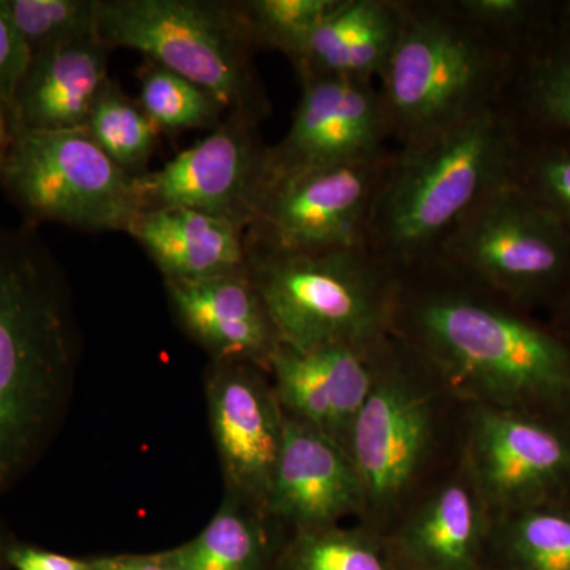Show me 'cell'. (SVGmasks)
<instances>
[{"mask_svg":"<svg viewBox=\"0 0 570 570\" xmlns=\"http://www.w3.org/2000/svg\"><path fill=\"white\" fill-rule=\"evenodd\" d=\"M508 67L504 40L452 3H404L395 48L379 77L390 137L409 148L497 104Z\"/></svg>","mask_w":570,"mask_h":570,"instance_id":"5","label":"cell"},{"mask_svg":"<svg viewBox=\"0 0 570 570\" xmlns=\"http://www.w3.org/2000/svg\"><path fill=\"white\" fill-rule=\"evenodd\" d=\"M265 510L288 534L358 521L362 485L346 449L316 428L285 415Z\"/></svg>","mask_w":570,"mask_h":570,"instance_id":"16","label":"cell"},{"mask_svg":"<svg viewBox=\"0 0 570 570\" xmlns=\"http://www.w3.org/2000/svg\"><path fill=\"white\" fill-rule=\"evenodd\" d=\"M268 149L255 121L228 116L212 135L179 153L160 170L135 176L142 212L197 209L249 227L264 187Z\"/></svg>","mask_w":570,"mask_h":570,"instance_id":"12","label":"cell"},{"mask_svg":"<svg viewBox=\"0 0 570 570\" xmlns=\"http://www.w3.org/2000/svg\"><path fill=\"white\" fill-rule=\"evenodd\" d=\"M107 55L97 37L32 55L10 108L13 134L86 129L94 105L110 82Z\"/></svg>","mask_w":570,"mask_h":570,"instance_id":"19","label":"cell"},{"mask_svg":"<svg viewBox=\"0 0 570 570\" xmlns=\"http://www.w3.org/2000/svg\"><path fill=\"white\" fill-rule=\"evenodd\" d=\"M276 570H406L387 535L352 524L296 531L285 540Z\"/></svg>","mask_w":570,"mask_h":570,"instance_id":"23","label":"cell"},{"mask_svg":"<svg viewBox=\"0 0 570 570\" xmlns=\"http://www.w3.org/2000/svg\"><path fill=\"white\" fill-rule=\"evenodd\" d=\"M528 102L543 122L570 134V37L531 67Z\"/></svg>","mask_w":570,"mask_h":570,"instance_id":"29","label":"cell"},{"mask_svg":"<svg viewBox=\"0 0 570 570\" xmlns=\"http://www.w3.org/2000/svg\"><path fill=\"white\" fill-rule=\"evenodd\" d=\"M452 6L472 24L501 40L528 24L535 11L534 3L523 0H459Z\"/></svg>","mask_w":570,"mask_h":570,"instance_id":"31","label":"cell"},{"mask_svg":"<svg viewBox=\"0 0 570 570\" xmlns=\"http://www.w3.org/2000/svg\"><path fill=\"white\" fill-rule=\"evenodd\" d=\"M73 355L61 266L33 225H0V493L47 442Z\"/></svg>","mask_w":570,"mask_h":570,"instance_id":"2","label":"cell"},{"mask_svg":"<svg viewBox=\"0 0 570 570\" xmlns=\"http://www.w3.org/2000/svg\"><path fill=\"white\" fill-rule=\"evenodd\" d=\"M485 570H570V501L494 517Z\"/></svg>","mask_w":570,"mask_h":570,"instance_id":"22","label":"cell"},{"mask_svg":"<svg viewBox=\"0 0 570 570\" xmlns=\"http://www.w3.org/2000/svg\"><path fill=\"white\" fill-rule=\"evenodd\" d=\"M99 0H2L26 47L36 52L97 37Z\"/></svg>","mask_w":570,"mask_h":570,"instance_id":"27","label":"cell"},{"mask_svg":"<svg viewBox=\"0 0 570 570\" xmlns=\"http://www.w3.org/2000/svg\"><path fill=\"white\" fill-rule=\"evenodd\" d=\"M11 543L7 540L3 531L0 530V570L9 568V562H7V551H9Z\"/></svg>","mask_w":570,"mask_h":570,"instance_id":"37","label":"cell"},{"mask_svg":"<svg viewBox=\"0 0 570 570\" xmlns=\"http://www.w3.org/2000/svg\"><path fill=\"white\" fill-rule=\"evenodd\" d=\"M96 33L105 47L140 51L200 86L230 116L257 121L264 112L250 67L255 43L239 3L99 0Z\"/></svg>","mask_w":570,"mask_h":570,"instance_id":"7","label":"cell"},{"mask_svg":"<svg viewBox=\"0 0 570 570\" xmlns=\"http://www.w3.org/2000/svg\"><path fill=\"white\" fill-rule=\"evenodd\" d=\"M94 570H178L164 554L157 557H116L92 561Z\"/></svg>","mask_w":570,"mask_h":570,"instance_id":"34","label":"cell"},{"mask_svg":"<svg viewBox=\"0 0 570 570\" xmlns=\"http://www.w3.org/2000/svg\"><path fill=\"white\" fill-rule=\"evenodd\" d=\"M140 105L165 130L219 126L227 111L213 94L154 62L141 75Z\"/></svg>","mask_w":570,"mask_h":570,"instance_id":"26","label":"cell"},{"mask_svg":"<svg viewBox=\"0 0 570 570\" xmlns=\"http://www.w3.org/2000/svg\"><path fill=\"white\" fill-rule=\"evenodd\" d=\"M392 157L266 179L247 227L249 249L318 253L365 246L367 220Z\"/></svg>","mask_w":570,"mask_h":570,"instance_id":"10","label":"cell"},{"mask_svg":"<svg viewBox=\"0 0 570 570\" xmlns=\"http://www.w3.org/2000/svg\"><path fill=\"white\" fill-rule=\"evenodd\" d=\"M519 153L498 104L400 149L374 198L366 249L396 276L425 268L475 206L512 183Z\"/></svg>","mask_w":570,"mask_h":570,"instance_id":"3","label":"cell"},{"mask_svg":"<svg viewBox=\"0 0 570 570\" xmlns=\"http://www.w3.org/2000/svg\"><path fill=\"white\" fill-rule=\"evenodd\" d=\"M167 287L183 324L217 362L268 367L279 337L247 273L167 281Z\"/></svg>","mask_w":570,"mask_h":570,"instance_id":"18","label":"cell"},{"mask_svg":"<svg viewBox=\"0 0 570 570\" xmlns=\"http://www.w3.org/2000/svg\"><path fill=\"white\" fill-rule=\"evenodd\" d=\"M464 463L491 515L570 501V426L468 404Z\"/></svg>","mask_w":570,"mask_h":570,"instance_id":"11","label":"cell"},{"mask_svg":"<svg viewBox=\"0 0 570 570\" xmlns=\"http://www.w3.org/2000/svg\"><path fill=\"white\" fill-rule=\"evenodd\" d=\"M0 184L31 225L129 234L142 213L135 176L110 159L86 129L14 132Z\"/></svg>","mask_w":570,"mask_h":570,"instance_id":"9","label":"cell"},{"mask_svg":"<svg viewBox=\"0 0 570 570\" xmlns=\"http://www.w3.org/2000/svg\"><path fill=\"white\" fill-rule=\"evenodd\" d=\"M283 532L264 509L228 491L208 527L165 557L178 570H276Z\"/></svg>","mask_w":570,"mask_h":570,"instance_id":"21","label":"cell"},{"mask_svg":"<svg viewBox=\"0 0 570 570\" xmlns=\"http://www.w3.org/2000/svg\"><path fill=\"white\" fill-rule=\"evenodd\" d=\"M247 276L279 343L374 351L392 340L397 276L365 246L318 253L249 249Z\"/></svg>","mask_w":570,"mask_h":570,"instance_id":"6","label":"cell"},{"mask_svg":"<svg viewBox=\"0 0 570 570\" xmlns=\"http://www.w3.org/2000/svg\"><path fill=\"white\" fill-rule=\"evenodd\" d=\"M129 235L156 262L165 281H200L247 273L245 225L187 208L142 212Z\"/></svg>","mask_w":570,"mask_h":570,"instance_id":"20","label":"cell"},{"mask_svg":"<svg viewBox=\"0 0 570 570\" xmlns=\"http://www.w3.org/2000/svg\"><path fill=\"white\" fill-rule=\"evenodd\" d=\"M426 266L512 306L558 302L570 288V235L509 183L464 217Z\"/></svg>","mask_w":570,"mask_h":570,"instance_id":"8","label":"cell"},{"mask_svg":"<svg viewBox=\"0 0 570 570\" xmlns=\"http://www.w3.org/2000/svg\"><path fill=\"white\" fill-rule=\"evenodd\" d=\"M86 130L122 170L138 176L145 174L163 129L110 81L94 105Z\"/></svg>","mask_w":570,"mask_h":570,"instance_id":"24","label":"cell"},{"mask_svg":"<svg viewBox=\"0 0 570 570\" xmlns=\"http://www.w3.org/2000/svg\"><path fill=\"white\" fill-rule=\"evenodd\" d=\"M392 6L393 2L385 0H340L292 59L302 77H340L352 45L362 39Z\"/></svg>","mask_w":570,"mask_h":570,"instance_id":"25","label":"cell"},{"mask_svg":"<svg viewBox=\"0 0 570 570\" xmlns=\"http://www.w3.org/2000/svg\"><path fill=\"white\" fill-rule=\"evenodd\" d=\"M303 94L283 142L268 149L266 179L385 156L390 137L381 92L371 82L303 75ZM264 181V183H265Z\"/></svg>","mask_w":570,"mask_h":570,"instance_id":"13","label":"cell"},{"mask_svg":"<svg viewBox=\"0 0 570 570\" xmlns=\"http://www.w3.org/2000/svg\"><path fill=\"white\" fill-rule=\"evenodd\" d=\"M29 61L31 51L14 29L0 0V102L6 104L9 110Z\"/></svg>","mask_w":570,"mask_h":570,"instance_id":"32","label":"cell"},{"mask_svg":"<svg viewBox=\"0 0 570 570\" xmlns=\"http://www.w3.org/2000/svg\"><path fill=\"white\" fill-rule=\"evenodd\" d=\"M393 335L466 404L570 426V341L425 266L397 276Z\"/></svg>","mask_w":570,"mask_h":570,"instance_id":"1","label":"cell"},{"mask_svg":"<svg viewBox=\"0 0 570 570\" xmlns=\"http://www.w3.org/2000/svg\"><path fill=\"white\" fill-rule=\"evenodd\" d=\"M512 183L549 209L570 235V146L531 157L523 178Z\"/></svg>","mask_w":570,"mask_h":570,"instance_id":"30","label":"cell"},{"mask_svg":"<svg viewBox=\"0 0 570 570\" xmlns=\"http://www.w3.org/2000/svg\"><path fill=\"white\" fill-rule=\"evenodd\" d=\"M208 400L228 491L265 510L285 422L268 370L255 363H219Z\"/></svg>","mask_w":570,"mask_h":570,"instance_id":"14","label":"cell"},{"mask_svg":"<svg viewBox=\"0 0 570 570\" xmlns=\"http://www.w3.org/2000/svg\"><path fill=\"white\" fill-rule=\"evenodd\" d=\"M557 325L554 330L560 332L566 340L570 341V288L558 299Z\"/></svg>","mask_w":570,"mask_h":570,"instance_id":"35","label":"cell"},{"mask_svg":"<svg viewBox=\"0 0 570 570\" xmlns=\"http://www.w3.org/2000/svg\"><path fill=\"white\" fill-rule=\"evenodd\" d=\"M340 0H253L239 3L255 45L294 59L306 37Z\"/></svg>","mask_w":570,"mask_h":570,"instance_id":"28","label":"cell"},{"mask_svg":"<svg viewBox=\"0 0 570 570\" xmlns=\"http://www.w3.org/2000/svg\"><path fill=\"white\" fill-rule=\"evenodd\" d=\"M3 156H6V153H0V170H2Z\"/></svg>","mask_w":570,"mask_h":570,"instance_id":"38","label":"cell"},{"mask_svg":"<svg viewBox=\"0 0 570 570\" xmlns=\"http://www.w3.org/2000/svg\"><path fill=\"white\" fill-rule=\"evenodd\" d=\"M491 523L489 505L460 455L385 535L406 570H485Z\"/></svg>","mask_w":570,"mask_h":570,"instance_id":"15","label":"cell"},{"mask_svg":"<svg viewBox=\"0 0 570 570\" xmlns=\"http://www.w3.org/2000/svg\"><path fill=\"white\" fill-rule=\"evenodd\" d=\"M390 341L374 351L343 344L314 348L277 344L266 370L284 414L346 449L348 431L373 390Z\"/></svg>","mask_w":570,"mask_h":570,"instance_id":"17","label":"cell"},{"mask_svg":"<svg viewBox=\"0 0 570 570\" xmlns=\"http://www.w3.org/2000/svg\"><path fill=\"white\" fill-rule=\"evenodd\" d=\"M11 138H13V124L9 107L0 102V153H6L9 148Z\"/></svg>","mask_w":570,"mask_h":570,"instance_id":"36","label":"cell"},{"mask_svg":"<svg viewBox=\"0 0 570 570\" xmlns=\"http://www.w3.org/2000/svg\"><path fill=\"white\" fill-rule=\"evenodd\" d=\"M468 404L393 335L348 431L363 494L358 523L387 534L411 502L460 459Z\"/></svg>","mask_w":570,"mask_h":570,"instance_id":"4","label":"cell"},{"mask_svg":"<svg viewBox=\"0 0 570 570\" xmlns=\"http://www.w3.org/2000/svg\"><path fill=\"white\" fill-rule=\"evenodd\" d=\"M7 562L14 570H94L92 562L26 543H11L7 551Z\"/></svg>","mask_w":570,"mask_h":570,"instance_id":"33","label":"cell"}]
</instances>
